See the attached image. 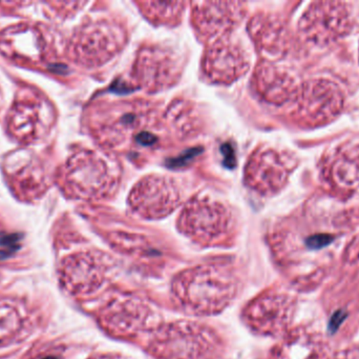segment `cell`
Returning a JSON list of instances; mask_svg holds the SVG:
<instances>
[{"instance_id":"obj_1","label":"cell","mask_w":359,"mask_h":359,"mask_svg":"<svg viewBox=\"0 0 359 359\" xmlns=\"http://www.w3.org/2000/svg\"><path fill=\"white\" fill-rule=\"evenodd\" d=\"M238 292V276L228 263L196 266L172 280V297L185 313L210 316L223 312Z\"/></svg>"},{"instance_id":"obj_2","label":"cell","mask_w":359,"mask_h":359,"mask_svg":"<svg viewBox=\"0 0 359 359\" xmlns=\"http://www.w3.org/2000/svg\"><path fill=\"white\" fill-rule=\"evenodd\" d=\"M61 188L75 200H97L115 193L120 181V169L104 153L81 149L65 160L59 174Z\"/></svg>"},{"instance_id":"obj_3","label":"cell","mask_w":359,"mask_h":359,"mask_svg":"<svg viewBox=\"0 0 359 359\" xmlns=\"http://www.w3.org/2000/svg\"><path fill=\"white\" fill-rule=\"evenodd\" d=\"M223 350L215 329L192 320L159 325L147 344V352L155 359H219Z\"/></svg>"},{"instance_id":"obj_4","label":"cell","mask_w":359,"mask_h":359,"mask_svg":"<svg viewBox=\"0 0 359 359\" xmlns=\"http://www.w3.org/2000/svg\"><path fill=\"white\" fill-rule=\"evenodd\" d=\"M157 111L143 101H120L95 107L88 124L93 136L107 149H121L157 124Z\"/></svg>"},{"instance_id":"obj_5","label":"cell","mask_w":359,"mask_h":359,"mask_svg":"<svg viewBox=\"0 0 359 359\" xmlns=\"http://www.w3.org/2000/svg\"><path fill=\"white\" fill-rule=\"evenodd\" d=\"M126 41L128 32L115 19H90L74 32L67 46V54L80 67H98L122 52Z\"/></svg>"},{"instance_id":"obj_6","label":"cell","mask_w":359,"mask_h":359,"mask_svg":"<svg viewBox=\"0 0 359 359\" xmlns=\"http://www.w3.org/2000/svg\"><path fill=\"white\" fill-rule=\"evenodd\" d=\"M184 235L203 246H217L229 240L234 229L231 211L224 202L209 196L191 198L179 216Z\"/></svg>"},{"instance_id":"obj_7","label":"cell","mask_w":359,"mask_h":359,"mask_svg":"<svg viewBox=\"0 0 359 359\" xmlns=\"http://www.w3.org/2000/svg\"><path fill=\"white\" fill-rule=\"evenodd\" d=\"M97 320L107 334L118 339H133L159 326L153 308L128 292L113 293L99 309Z\"/></svg>"},{"instance_id":"obj_8","label":"cell","mask_w":359,"mask_h":359,"mask_svg":"<svg viewBox=\"0 0 359 359\" xmlns=\"http://www.w3.org/2000/svg\"><path fill=\"white\" fill-rule=\"evenodd\" d=\"M55 120L50 101L33 89H23L8 110L6 126L8 135L20 145H37L50 135Z\"/></svg>"},{"instance_id":"obj_9","label":"cell","mask_w":359,"mask_h":359,"mask_svg":"<svg viewBox=\"0 0 359 359\" xmlns=\"http://www.w3.org/2000/svg\"><path fill=\"white\" fill-rule=\"evenodd\" d=\"M293 103L294 117L302 124L320 126L341 114L345 94L332 80L318 78L302 84Z\"/></svg>"},{"instance_id":"obj_10","label":"cell","mask_w":359,"mask_h":359,"mask_svg":"<svg viewBox=\"0 0 359 359\" xmlns=\"http://www.w3.org/2000/svg\"><path fill=\"white\" fill-rule=\"evenodd\" d=\"M352 14L347 4L334 1L313 2L299 20V34L313 46H325L349 33Z\"/></svg>"},{"instance_id":"obj_11","label":"cell","mask_w":359,"mask_h":359,"mask_svg":"<svg viewBox=\"0 0 359 359\" xmlns=\"http://www.w3.org/2000/svg\"><path fill=\"white\" fill-rule=\"evenodd\" d=\"M109 269L111 265L104 254L82 251L63 259L59 268V280L69 294L90 296L104 286Z\"/></svg>"},{"instance_id":"obj_12","label":"cell","mask_w":359,"mask_h":359,"mask_svg":"<svg viewBox=\"0 0 359 359\" xmlns=\"http://www.w3.org/2000/svg\"><path fill=\"white\" fill-rule=\"evenodd\" d=\"M297 166L294 156L273 148H259L245 167V181L261 195H272L283 189Z\"/></svg>"},{"instance_id":"obj_13","label":"cell","mask_w":359,"mask_h":359,"mask_svg":"<svg viewBox=\"0 0 359 359\" xmlns=\"http://www.w3.org/2000/svg\"><path fill=\"white\" fill-rule=\"evenodd\" d=\"M295 313L292 296L268 291L253 299L245 308L243 318L247 326L264 337H280L287 333Z\"/></svg>"},{"instance_id":"obj_14","label":"cell","mask_w":359,"mask_h":359,"mask_svg":"<svg viewBox=\"0 0 359 359\" xmlns=\"http://www.w3.org/2000/svg\"><path fill=\"white\" fill-rule=\"evenodd\" d=\"M182 72L181 58L172 48L149 44L137 53L133 76L147 92H159L175 86Z\"/></svg>"},{"instance_id":"obj_15","label":"cell","mask_w":359,"mask_h":359,"mask_svg":"<svg viewBox=\"0 0 359 359\" xmlns=\"http://www.w3.org/2000/svg\"><path fill=\"white\" fill-rule=\"evenodd\" d=\"M182 194L174 179L164 175L143 177L133 188L128 204L133 212L144 219H161L179 208Z\"/></svg>"},{"instance_id":"obj_16","label":"cell","mask_w":359,"mask_h":359,"mask_svg":"<svg viewBox=\"0 0 359 359\" xmlns=\"http://www.w3.org/2000/svg\"><path fill=\"white\" fill-rule=\"evenodd\" d=\"M249 69V57L238 40L222 36L209 44L203 58L205 76L215 84H229Z\"/></svg>"},{"instance_id":"obj_17","label":"cell","mask_w":359,"mask_h":359,"mask_svg":"<svg viewBox=\"0 0 359 359\" xmlns=\"http://www.w3.org/2000/svg\"><path fill=\"white\" fill-rule=\"evenodd\" d=\"M4 172L11 190L19 200H39L48 190V179L41 162L27 150H17L6 155Z\"/></svg>"},{"instance_id":"obj_18","label":"cell","mask_w":359,"mask_h":359,"mask_svg":"<svg viewBox=\"0 0 359 359\" xmlns=\"http://www.w3.org/2000/svg\"><path fill=\"white\" fill-rule=\"evenodd\" d=\"M50 40L40 25L20 23L0 33V53L11 60L43 63L50 60Z\"/></svg>"},{"instance_id":"obj_19","label":"cell","mask_w":359,"mask_h":359,"mask_svg":"<svg viewBox=\"0 0 359 359\" xmlns=\"http://www.w3.org/2000/svg\"><path fill=\"white\" fill-rule=\"evenodd\" d=\"M246 6L238 1H198L192 4V21L206 39L228 35L244 19Z\"/></svg>"},{"instance_id":"obj_20","label":"cell","mask_w":359,"mask_h":359,"mask_svg":"<svg viewBox=\"0 0 359 359\" xmlns=\"http://www.w3.org/2000/svg\"><path fill=\"white\" fill-rule=\"evenodd\" d=\"M323 178L341 195L359 191V143H346L335 148L324 160Z\"/></svg>"},{"instance_id":"obj_21","label":"cell","mask_w":359,"mask_h":359,"mask_svg":"<svg viewBox=\"0 0 359 359\" xmlns=\"http://www.w3.org/2000/svg\"><path fill=\"white\" fill-rule=\"evenodd\" d=\"M253 81L257 94L267 103L276 105L294 100L302 84L286 67L269 60L257 65Z\"/></svg>"},{"instance_id":"obj_22","label":"cell","mask_w":359,"mask_h":359,"mask_svg":"<svg viewBox=\"0 0 359 359\" xmlns=\"http://www.w3.org/2000/svg\"><path fill=\"white\" fill-rule=\"evenodd\" d=\"M249 32L259 50L267 56H283L288 51V29L278 17L264 14L253 17Z\"/></svg>"},{"instance_id":"obj_23","label":"cell","mask_w":359,"mask_h":359,"mask_svg":"<svg viewBox=\"0 0 359 359\" xmlns=\"http://www.w3.org/2000/svg\"><path fill=\"white\" fill-rule=\"evenodd\" d=\"M271 359H332L320 335L304 330L287 333L271 353Z\"/></svg>"},{"instance_id":"obj_24","label":"cell","mask_w":359,"mask_h":359,"mask_svg":"<svg viewBox=\"0 0 359 359\" xmlns=\"http://www.w3.org/2000/svg\"><path fill=\"white\" fill-rule=\"evenodd\" d=\"M15 299H0V347L14 343L25 331L27 311Z\"/></svg>"},{"instance_id":"obj_25","label":"cell","mask_w":359,"mask_h":359,"mask_svg":"<svg viewBox=\"0 0 359 359\" xmlns=\"http://www.w3.org/2000/svg\"><path fill=\"white\" fill-rule=\"evenodd\" d=\"M165 120L180 138L196 136L201 129L200 116L196 107L185 100L172 103L166 111Z\"/></svg>"},{"instance_id":"obj_26","label":"cell","mask_w":359,"mask_h":359,"mask_svg":"<svg viewBox=\"0 0 359 359\" xmlns=\"http://www.w3.org/2000/svg\"><path fill=\"white\" fill-rule=\"evenodd\" d=\"M185 2H141V11L151 22L157 25H174L181 19Z\"/></svg>"},{"instance_id":"obj_27","label":"cell","mask_w":359,"mask_h":359,"mask_svg":"<svg viewBox=\"0 0 359 359\" xmlns=\"http://www.w3.org/2000/svg\"><path fill=\"white\" fill-rule=\"evenodd\" d=\"M109 242L111 246L119 249L122 252L134 253H154L153 249L149 246V242L145 238L136 234L126 233V232H115L109 236Z\"/></svg>"},{"instance_id":"obj_28","label":"cell","mask_w":359,"mask_h":359,"mask_svg":"<svg viewBox=\"0 0 359 359\" xmlns=\"http://www.w3.org/2000/svg\"><path fill=\"white\" fill-rule=\"evenodd\" d=\"M333 359H359V347L346 350Z\"/></svg>"},{"instance_id":"obj_29","label":"cell","mask_w":359,"mask_h":359,"mask_svg":"<svg viewBox=\"0 0 359 359\" xmlns=\"http://www.w3.org/2000/svg\"><path fill=\"white\" fill-rule=\"evenodd\" d=\"M88 359H128L123 358V356L119 355V354H99V355L93 356V358Z\"/></svg>"},{"instance_id":"obj_30","label":"cell","mask_w":359,"mask_h":359,"mask_svg":"<svg viewBox=\"0 0 359 359\" xmlns=\"http://www.w3.org/2000/svg\"><path fill=\"white\" fill-rule=\"evenodd\" d=\"M2 103H4V97H2V93L0 91V107H1Z\"/></svg>"},{"instance_id":"obj_31","label":"cell","mask_w":359,"mask_h":359,"mask_svg":"<svg viewBox=\"0 0 359 359\" xmlns=\"http://www.w3.org/2000/svg\"><path fill=\"white\" fill-rule=\"evenodd\" d=\"M42 359H59V358H57V356H46V358Z\"/></svg>"}]
</instances>
